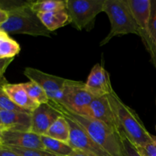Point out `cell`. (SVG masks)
<instances>
[{"mask_svg": "<svg viewBox=\"0 0 156 156\" xmlns=\"http://www.w3.org/2000/svg\"><path fill=\"white\" fill-rule=\"evenodd\" d=\"M103 12L111 22V30L100 46L105 45L114 37L134 34L139 35V30L127 0H105Z\"/></svg>", "mask_w": 156, "mask_h": 156, "instance_id": "cell-4", "label": "cell"}, {"mask_svg": "<svg viewBox=\"0 0 156 156\" xmlns=\"http://www.w3.org/2000/svg\"><path fill=\"white\" fill-rule=\"evenodd\" d=\"M132 10L141 37L146 50L150 53L151 59L156 68V47L149 35V24L150 18L151 0H127Z\"/></svg>", "mask_w": 156, "mask_h": 156, "instance_id": "cell-7", "label": "cell"}, {"mask_svg": "<svg viewBox=\"0 0 156 156\" xmlns=\"http://www.w3.org/2000/svg\"><path fill=\"white\" fill-rule=\"evenodd\" d=\"M24 75L30 81L37 83L44 89L50 101L61 105L66 79L48 74L31 67L24 69Z\"/></svg>", "mask_w": 156, "mask_h": 156, "instance_id": "cell-8", "label": "cell"}, {"mask_svg": "<svg viewBox=\"0 0 156 156\" xmlns=\"http://www.w3.org/2000/svg\"><path fill=\"white\" fill-rule=\"evenodd\" d=\"M120 137L123 146V156H142L139 152L136 146L123 132L120 133Z\"/></svg>", "mask_w": 156, "mask_h": 156, "instance_id": "cell-25", "label": "cell"}, {"mask_svg": "<svg viewBox=\"0 0 156 156\" xmlns=\"http://www.w3.org/2000/svg\"><path fill=\"white\" fill-rule=\"evenodd\" d=\"M149 30L152 41L156 47V0H151Z\"/></svg>", "mask_w": 156, "mask_h": 156, "instance_id": "cell-24", "label": "cell"}, {"mask_svg": "<svg viewBox=\"0 0 156 156\" xmlns=\"http://www.w3.org/2000/svg\"><path fill=\"white\" fill-rule=\"evenodd\" d=\"M85 87L94 97H101L111 94L114 89L111 86L110 74L101 64L97 63L91 69Z\"/></svg>", "mask_w": 156, "mask_h": 156, "instance_id": "cell-13", "label": "cell"}, {"mask_svg": "<svg viewBox=\"0 0 156 156\" xmlns=\"http://www.w3.org/2000/svg\"><path fill=\"white\" fill-rule=\"evenodd\" d=\"M136 148L142 156H156V136L152 143Z\"/></svg>", "mask_w": 156, "mask_h": 156, "instance_id": "cell-26", "label": "cell"}, {"mask_svg": "<svg viewBox=\"0 0 156 156\" xmlns=\"http://www.w3.org/2000/svg\"><path fill=\"white\" fill-rule=\"evenodd\" d=\"M87 117L105 123L118 133H121L108 95L95 97L93 99L88 107Z\"/></svg>", "mask_w": 156, "mask_h": 156, "instance_id": "cell-11", "label": "cell"}, {"mask_svg": "<svg viewBox=\"0 0 156 156\" xmlns=\"http://www.w3.org/2000/svg\"><path fill=\"white\" fill-rule=\"evenodd\" d=\"M9 147L21 156H58L43 149H23V148L14 147V146H9Z\"/></svg>", "mask_w": 156, "mask_h": 156, "instance_id": "cell-23", "label": "cell"}, {"mask_svg": "<svg viewBox=\"0 0 156 156\" xmlns=\"http://www.w3.org/2000/svg\"><path fill=\"white\" fill-rule=\"evenodd\" d=\"M61 116L62 114L53 102L39 105L31 113L30 132L44 136L50 126Z\"/></svg>", "mask_w": 156, "mask_h": 156, "instance_id": "cell-10", "label": "cell"}, {"mask_svg": "<svg viewBox=\"0 0 156 156\" xmlns=\"http://www.w3.org/2000/svg\"><path fill=\"white\" fill-rule=\"evenodd\" d=\"M41 141L45 150L58 156H71L76 152L67 143L50 138L47 136H41Z\"/></svg>", "mask_w": 156, "mask_h": 156, "instance_id": "cell-17", "label": "cell"}, {"mask_svg": "<svg viewBox=\"0 0 156 156\" xmlns=\"http://www.w3.org/2000/svg\"><path fill=\"white\" fill-rule=\"evenodd\" d=\"M3 130H4V129L0 128V145H2V131Z\"/></svg>", "mask_w": 156, "mask_h": 156, "instance_id": "cell-31", "label": "cell"}, {"mask_svg": "<svg viewBox=\"0 0 156 156\" xmlns=\"http://www.w3.org/2000/svg\"><path fill=\"white\" fill-rule=\"evenodd\" d=\"M71 156H88V155H85V154L82 153V152H78V151H76V152H75V153Z\"/></svg>", "mask_w": 156, "mask_h": 156, "instance_id": "cell-30", "label": "cell"}, {"mask_svg": "<svg viewBox=\"0 0 156 156\" xmlns=\"http://www.w3.org/2000/svg\"><path fill=\"white\" fill-rule=\"evenodd\" d=\"M94 98L88 91L85 83L66 79L61 105L71 112L87 117L88 107Z\"/></svg>", "mask_w": 156, "mask_h": 156, "instance_id": "cell-6", "label": "cell"}, {"mask_svg": "<svg viewBox=\"0 0 156 156\" xmlns=\"http://www.w3.org/2000/svg\"><path fill=\"white\" fill-rule=\"evenodd\" d=\"M155 104H156V99H155ZM155 129H156V126H155Z\"/></svg>", "mask_w": 156, "mask_h": 156, "instance_id": "cell-35", "label": "cell"}, {"mask_svg": "<svg viewBox=\"0 0 156 156\" xmlns=\"http://www.w3.org/2000/svg\"><path fill=\"white\" fill-rule=\"evenodd\" d=\"M0 9L9 13L7 21L0 26V29L8 34H21L34 37H50V32L43 24L37 15L32 11L28 2H15V5Z\"/></svg>", "mask_w": 156, "mask_h": 156, "instance_id": "cell-2", "label": "cell"}, {"mask_svg": "<svg viewBox=\"0 0 156 156\" xmlns=\"http://www.w3.org/2000/svg\"><path fill=\"white\" fill-rule=\"evenodd\" d=\"M56 105L62 115L67 116L80 125L88 135L110 155L123 156V146L120 133L99 120L75 114L62 105Z\"/></svg>", "mask_w": 156, "mask_h": 156, "instance_id": "cell-1", "label": "cell"}, {"mask_svg": "<svg viewBox=\"0 0 156 156\" xmlns=\"http://www.w3.org/2000/svg\"><path fill=\"white\" fill-rule=\"evenodd\" d=\"M46 28L50 32L54 31L60 27L70 24L69 15L66 9L37 14Z\"/></svg>", "mask_w": 156, "mask_h": 156, "instance_id": "cell-16", "label": "cell"}, {"mask_svg": "<svg viewBox=\"0 0 156 156\" xmlns=\"http://www.w3.org/2000/svg\"><path fill=\"white\" fill-rule=\"evenodd\" d=\"M105 0H66L70 24L76 29H91L95 18L103 12Z\"/></svg>", "mask_w": 156, "mask_h": 156, "instance_id": "cell-5", "label": "cell"}, {"mask_svg": "<svg viewBox=\"0 0 156 156\" xmlns=\"http://www.w3.org/2000/svg\"><path fill=\"white\" fill-rule=\"evenodd\" d=\"M0 128H1V129H4V127H3V126H0Z\"/></svg>", "mask_w": 156, "mask_h": 156, "instance_id": "cell-34", "label": "cell"}, {"mask_svg": "<svg viewBox=\"0 0 156 156\" xmlns=\"http://www.w3.org/2000/svg\"><path fill=\"white\" fill-rule=\"evenodd\" d=\"M14 58H3L0 59V81L1 82H6L5 78L4 77V73H5L6 69L12 63Z\"/></svg>", "mask_w": 156, "mask_h": 156, "instance_id": "cell-27", "label": "cell"}, {"mask_svg": "<svg viewBox=\"0 0 156 156\" xmlns=\"http://www.w3.org/2000/svg\"><path fill=\"white\" fill-rule=\"evenodd\" d=\"M29 5L36 14L47 13L66 9V0H45L28 2Z\"/></svg>", "mask_w": 156, "mask_h": 156, "instance_id": "cell-20", "label": "cell"}, {"mask_svg": "<svg viewBox=\"0 0 156 156\" xmlns=\"http://www.w3.org/2000/svg\"><path fill=\"white\" fill-rule=\"evenodd\" d=\"M2 88L7 95L10 98L11 100L21 108L32 112L39 105L29 98L21 83H7L3 85Z\"/></svg>", "mask_w": 156, "mask_h": 156, "instance_id": "cell-15", "label": "cell"}, {"mask_svg": "<svg viewBox=\"0 0 156 156\" xmlns=\"http://www.w3.org/2000/svg\"><path fill=\"white\" fill-rule=\"evenodd\" d=\"M21 50L17 41L11 38L6 32L0 29V59L15 58Z\"/></svg>", "mask_w": 156, "mask_h": 156, "instance_id": "cell-19", "label": "cell"}, {"mask_svg": "<svg viewBox=\"0 0 156 156\" xmlns=\"http://www.w3.org/2000/svg\"><path fill=\"white\" fill-rule=\"evenodd\" d=\"M120 129L136 147L144 146L155 140L148 132L143 121L133 109L124 104L114 91L108 95Z\"/></svg>", "mask_w": 156, "mask_h": 156, "instance_id": "cell-3", "label": "cell"}, {"mask_svg": "<svg viewBox=\"0 0 156 156\" xmlns=\"http://www.w3.org/2000/svg\"><path fill=\"white\" fill-rule=\"evenodd\" d=\"M3 86L0 85V110L4 111H19V112H24L31 114L30 111L21 108L18 105H15L13 101L10 99V98L7 95L2 88Z\"/></svg>", "mask_w": 156, "mask_h": 156, "instance_id": "cell-22", "label": "cell"}, {"mask_svg": "<svg viewBox=\"0 0 156 156\" xmlns=\"http://www.w3.org/2000/svg\"><path fill=\"white\" fill-rule=\"evenodd\" d=\"M7 83H9L7 81H6V82H1V81H0V85H1V86H3V85H5V84H7Z\"/></svg>", "mask_w": 156, "mask_h": 156, "instance_id": "cell-32", "label": "cell"}, {"mask_svg": "<svg viewBox=\"0 0 156 156\" xmlns=\"http://www.w3.org/2000/svg\"><path fill=\"white\" fill-rule=\"evenodd\" d=\"M63 116L69 125V144L73 149L88 156H111L88 135L80 125L67 116Z\"/></svg>", "mask_w": 156, "mask_h": 156, "instance_id": "cell-9", "label": "cell"}, {"mask_svg": "<svg viewBox=\"0 0 156 156\" xmlns=\"http://www.w3.org/2000/svg\"><path fill=\"white\" fill-rule=\"evenodd\" d=\"M0 126H3L2 125V123H1V120H0Z\"/></svg>", "mask_w": 156, "mask_h": 156, "instance_id": "cell-33", "label": "cell"}, {"mask_svg": "<svg viewBox=\"0 0 156 156\" xmlns=\"http://www.w3.org/2000/svg\"><path fill=\"white\" fill-rule=\"evenodd\" d=\"M0 120L5 129L29 132L31 128V114L0 110Z\"/></svg>", "mask_w": 156, "mask_h": 156, "instance_id": "cell-14", "label": "cell"}, {"mask_svg": "<svg viewBox=\"0 0 156 156\" xmlns=\"http://www.w3.org/2000/svg\"><path fill=\"white\" fill-rule=\"evenodd\" d=\"M44 136L69 143L70 136L69 125L63 115L57 119L50 126Z\"/></svg>", "mask_w": 156, "mask_h": 156, "instance_id": "cell-18", "label": "cell"}, {"mask_svg": "<svg viewBox=\"0 0 156 156\" xmlns=\"http://www.w3.org/2000/svg\"><path fill=\"white\" fill-rule=\"evenodd\" d=\"M21 85L25 89L29 98L35 103L41 105V104L49 103L50 101L44 89L35 82L29 81L25 83H21Z\"/></svg>", "mask_w": 156, "mask_h": 156, "instance_id": "cell-21", "label": "cell"}, {"mask_svg": "<svg viewBox=\"0 0 156 156\" xmlns=\"http://www.w3.org/2000/svg\"><path fill=\"white\" fill-rule=\"evenodd\" d=\"M0 156H21L9 146L0 145Z\"/></svg>", "mask_w": 156, "mask_h": 156, "instance_id": "cell-28", "label": "cell"}, {"mask_svg": "<svg viewBox=\"0 0 156 156\" xmlns=\"http://www.w3.org/2000/svg\"><path fill=\"white\" fill-rule=\"evenodd\" d=\"M2 145L23 149L45 150L41 136L30 131L21 132L4 129L2 131Z\"/></svg>", "mask_w": 156, "mask_h": 156, "instance_id": "cell-12", "label": "cell"}, {"mask_svg": "<svg viewBox=\"0 0 156 156\" xmlns=\"http://www.w3.org/2000/svg\"><path fill=\"white\" fill-rule=\"evenodd\" d=\"M9 18V13L7 11L0 9V26L5 23Z\"/></svg>", "mask_w": 156, "mask_h": 156, "instance_id": "cell-29", "label": "cell"}]
</instances>
